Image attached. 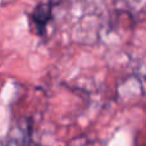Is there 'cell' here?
I'll return each instance as SVG.
<instances>
[{
    "mask_svg": "<svg viewBox=\"0 0 146 146\" xmlns=\"http://www.w3.org/2000/svg\"><path fill=\"white\" fill-rule=\"evenodd\" d=\"M51 18V9L45 4H41L40 7H37L32 13V22L33 26L36 27L38 33H42L45 30L48 22Z\"/></svg>",
    "mask_w": 146,
    "mask_h": 146,
    "instance_id": "6da1fadb",
    "label": "cell"
}]
</instances>
